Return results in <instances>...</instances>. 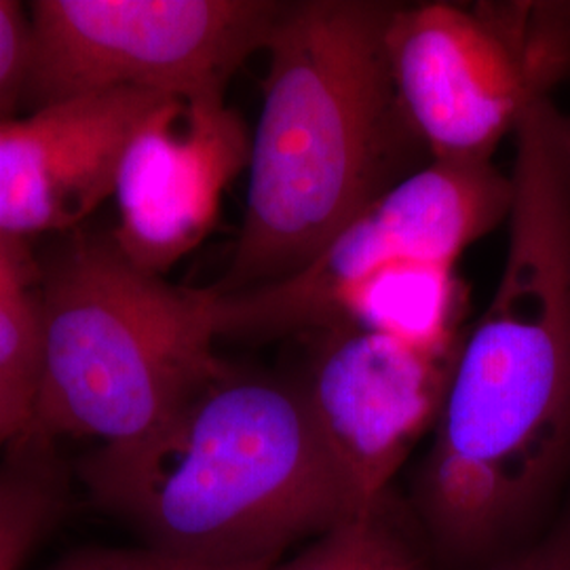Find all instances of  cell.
Wrapping results in <instances>:
<instances>
[{
	"instance_id": "obj_3",
	"label": "cell",
	"mask_w": 570,
	"mask_h": 570,
	"mask_svg": "<svg viewBox=\"0 0 570 570\" xmlns=\"http://www.w3.org/2000/svg\"><path fill=\"white\" fill-rule=\"evenodd\" d=\"M82 480L146 548L216 567L277 564L364 505L301 379L226 362L164 428L89 454Z\"/></svg>"
},
{
	"instance_id": "obj_16",
	"label": "cell",
	"mask_w": 570,
	"mask_h": 570,
	"mask_svg": "<svg viewBox=\"0 0 570 570\" xmlns=\"http://www.w3.org/2000/svg\"><path fill=\"white\" fill-rule=\"evenodd\" d=\"M484 570H570V494L551 524Z\"/></svg>"
},
{
	"instance_id": "obj_13",
	"label": "cell",
	"mask_w": 570,
	"mask_h": 570,
	"mask_svg": "<svg viewBox=\"0 0 570 570\" xmlns=\"http://www.w3.org/2000/svg\"><path fill=\"white\" fill-rule=\"evenodd\" d=\"M60 487L39 461L0 468V570H21L56 522Z\"/></svg>"
},
{
	"instance_id": "obj_4",
	"label": "cell",
	"mask_w": 570,
	"mask_h": 570,
	"mask_svg": "<svg viewBox=\"0 0 570 570\" xmlns=\"http://www.w3.org/2000/svg\"><path fill=\"white\" fill-rule=\"evenodd\" d=\"M32 438H148L218 374V296L167 284L115 239H79L42 275Z\"/></svg>"
},
{
	"instance_id": "obj_2",
	"label": "cell",
	"mask_w": 570,
	"mask_h": 570,
	"mask_svg": "<svg viewBox=\"0 0 570 570\" xmlns=\"http://www.w3.org/2000/svg\"><path fill=\"white\" fill-rule=\"evenodd\" d=\"M395 4L285 2L265 45L242 230L218 296L308 265L351 220L431 161L389 58Z\"/></svg>"
},
{
	"instance_id": "obj_14",
	"label": "cell",
	"mask_w": 570,
	"mask_h": 570,
	"mask_svg": "<svg viewBox=\"0 0 570 570\" xmlns=\"http://www.w3.org/2000/svg\"><path fill=\"white\" fill-rule=\"evenodd\" d=\"M32 61V23L18 2L0 0V119L26 100Z\"/></svg>"
},
{
	"instance_id": "obj_12",
	"label": "cell",
	"mask_w": 570,
	"mask_h": 570,
	"mask_svg": "<svg viewBox=\"0 0 570 570\" xmlns=\"http://www.w3.org/2000/svg\"><path fill=\"white\" fill-rule=\"evenodd\" d=\"M268 570L431 569L389 490L317 534L301 553Z\"/></svg>"
},
{
	"instance_id": "obj_15",
	"label": "cell",
	"mask_w": 570,
	"mask_h": 570,
	"mask_svg": "<svg viewBox=\"0 0 570 570\" xmlns=\"http://www.w3.org/2000/svg\"><path fill=\"white\" fill-rule=\"evenodd\" d=\"M275 564H245V567H216L184 560L164 551L144 550H100L82 551L53 570H268Z\"/></svg>"
},
{
	"instance_id": "obj_6",
	"label": "cell",
	"mask_w": 570,
	"mask_h": 570,
	"mask_svg": "<svg viewBox=\"0 0 570 570\" xmlns=\"http://www.w3.org/2000/svg\"><path fill=\"white\" fill-rule=\"evenodd\" d=\"M275 0H37L30 9L32 110L106 91L226 94L265 51Z\"/></svg>"
},
{
	"instance_id": "obj_1",
	"label": "cell",
	"mask_w": 570,
	"mask_h": 570,
	"mask_svg": "<svg viewBox=\"0 0 570 570\" xmlns=\"http://www.w3.org/2000/svg\"><path fill=\"white\" fill-rule=\"evenodd\" d=\"M513 144L503 271L412 487L429 543L456 564L527 546L570 484V112L537 104Z\"/></svg>"
},
{
	"instance_id": "obj_7",
	"label": "cell",
	"mask_w": 570,
	"mask_h": 570,
	"mask_svg": "<svg viewBox=\"0 0 570 570\" xmlns=\"http://www.w3.org/2000/svg\"><path fill=\"white\" fill-rule=\"evenodd\" d=\"M510 174L492 164L429 161L393 186L301 271L282 282L218 296V334L237 341L313 336L341 301L402 261L456 266L469 245L510 216Z\"/></svg>"
},
{
	"instance_id": "obj_9",
	"label": "cell",
	"mask_w": 570,
	"mask_h": 570,
	"mask_svg": "<svg viewBox=\"0 0 570 570\" xmlns=\"http://www.w3.org/2000/svg\"><path fill=\"white\" fill-rule=\"evenodd\" d=\"M249 150L252 134L226 94L165 96L131 136L115 178L112 239L125 258L165 275L202 245Z\"/></svg>"
},
{
	"instance_id": "obj_17",
	"label": "cell",
	"mask_w": 570,
	"mask_h": 570,
	"mask_svg": "<svg viewBox=\"0 0 570 570\" xmlns=\"http://www.w3.org/2000/svg\"><path fill=\"white\" fill-rule=\"evenodd\" d=\"M32 412L20 397L0 381V450L13 442L28 440Z\"/></svg>"
},
{
	"instance_id": "obj_10",
	"label": "cell",
	"mask_w": 570,
	"mask_h": 570,
	"mask_svg": "<svg viewBox=\"0 0 570 570\" xmlns=\"http://www.w3.org/2000/svg\"><path fill=\"white\" fill-rule=\"evenodd\" d=\"M164 94L106 91L0 119V230H68L112 197L122 153Z\"/></svg>"
},
{
	"instance_id": "obj_5",
	"label": "cell",
	"mask_w": 570,
	"mask_h": 570,
	"mask_svg": "<svg viewBox=\"0 0 570 570\" xmlns=\"http://www.w3.org/2000/svg\"><path fill=\"white\" fill-rule=\"evenodd\" d=\"M387 47L431 161L490 164L570 79V0L395 4Z\"/></svg>"
},
{
	"instance_id": "obj_8",
	"label": "cell",
	"mask_w": 570,
	"mask_h": 570,
	"mask_svg": "<svg viewBox=\"0 0 570 570\" xmlns=\"http://www.w3.org/2000/svg\"><path fill=\"white\" fill-rule=\"evenodd\" d=\"M301 385L306 404L360 503L389 492L407 454L433 431L461 346L435 351L338 326L313 334Z\"/></svg>"
},
{
	"instance_id": "obj_11",
	"label": "cell",
	"mask_w": 570,
	"mask_h": 570,
	"mask_svg": "<svg viewBox=\"0 0 570 570\" xmlns=\"http://www.w3.org/2000/svg\"><path fill=\"white\" fill-rule=\"evenodd\" d=\"M463 311L465 292L454 265L402 261L355 285L330 327H360L446 351L463 345Z\"/></svg>"
}]
</instances>
